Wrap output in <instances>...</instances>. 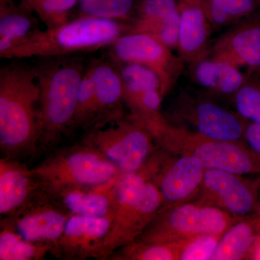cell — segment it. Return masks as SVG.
Here are the masks:
<instances>
[{"instance_id": "cell-23", "label": "cell", "mask_w": 260, "mask_h": 260, "mask_svg": "<svg viewBox=\"0 0 260 260\" xmlns=\"http://www.w3.org/2000/svg\"><path fill=\"white\" fill-rule=\"evenodd\" d=\"M177 0H141L137 18L129 32H144L156 37L178 12Z\"/></svg>"}, {"instance_id": "cell-29", "label": "cell", "mask_w": 260, "mask_h": 260, "mask_svg": "<svg viewBox=\"0 0 260 260\" xmlns=\"http://www.w3.org/2000/svg\"><path fill=\"white\" fill-rule=\"evenodd\" d=\"M79 0H46L32 5L31 10L45 24L47 28H55L70 21V14Z\"/></svg>"}, {"instance_id": "cell-11", "label": "cell", "mask_w": 260, "mask_h": 260, "mask_svg": "<svg viewBox=\"0 0 260 260\" xmlns=\"http://www.w3.org/2000/svg\"><path fill=\"white\" fill-rule=\"evenodd\" d=\"M259 180H248L234 173L206 169L198 201L216 207L236 218L260 214Z\"/></svg>"}, {"instance_id": "cell-3", "label": "cell", "mask_w": 260, "mask_h": 260, "mask_svg": "<svg viewBox=\"0 0 260 260\" xmlns=\"http://www.w3.org/2000/svg\"><path fill=\"white\" fill-rule=\"evenodd\" d=\"M131 27L123 21L80 17L55 28L38 30L2 59L57 58L109 47Z\"/></svg>"}, {"instance_id": "cell-16", "label": "cell", "mask_w": 260, "mask_h": 260, "mask_svg": "<svg viewBox=\"0 0 260 260\" xmlns=\"http://www.w3.org/2000/svg\"><path fill=\"white\" fill-rule=\"evenodd\" d=\"M44 192L40 181L19 160H0V214L13 216L25 209Z\"/></svg>"}, {"instance_id": "cell-13", "label": "cell", "mask_w": 260, "mask_h": 260, "mask_svg": "<svg viewBox=\"0 0 260 260\" xmlns=\"http://www.w3.org/2000/svg\"><path fill=\"white\" fill-rule=\"evenodd\" d=\"M70 216L44 191L22 211L1 218V228L13 231L28 242L50 246L54 255Z\"/></svg>"}, {"instance_id": "cell-32", "label": "cell", "mask_w": 260, "mask_h": 260, "mask_svg": "<svg viewBox=\"0 0 260 260\" xmlns=\"http://www.w3.org/2000/svg\"><path fill=\"white\" fill-rule=\"evenodd\" d=\"M244 139L247 146L260 155V124L250 122L246 124Z\"/></svg>"}, {"instance_id": "cell-1", "label": "cell", "mask_w": 260, "mask_h": 260, "mask_svg": "<svg viewBox=\"0 0 260 260\" xmlns=\"http://www.w3.org/2000/svg\"><path fill=\"white\" fill-rule=\"evenodd\" d=\"M40 86L35 67L8 64L0 70V150L19 160L39 148Z\"/></svg>"}, {"instance_id": "cell-8", "label": "cell", "mask_w": 260, "mask_h": 260, "mask_svg": "<svg viewBox=\"0 0 260 260\" xmlns=\"http://www.w3.org/2000/svg\"><path fill=\"white\" fill-rule=\"evenodd\" d=\"M224 210L197 201L164 206L138 242H179L200 235L223 236L239 220Z\"/></svg>"}, {"instance_id": "cell-28", "label": "cell", "mask_w": 260, "mask_h": 260, "mask_svg": "<svg viewBox=\"0 0 260 260\" xmlns=\"http://www.w3.org/2000/svg\"><path fill=\"white\" fill-rule=\"evenodd\" d=\"M96 115L95 86L89 66L84 73L80 83L73 126L88 130L95 125Z\"/></svg>"}, {"instance_id": "cell-24", "label": "cell", "mask_w": 260, "mask_h": 260, "mask_svg": "<svg viewBox=\"0 0 260 260\" xmlns=\"http://www.w3.org/2000/svg\"><path fill=\"white\" fill-rule=\"evenodd\" d=\"M187 240L164 243H144L136 241L116 251L109 259L179 260Z\"/></svg>"}, {"instance_id": "cell-34", "label": "cell", "mask_w": 260, "mask_h": 260, "mask_svg": "<svg viewBox=\"0 0 260 260\" xmlns=\"http://www.w3.org/2000/svg\"><path fill=\"white\" fill-rule=\"evenodd\" d=\"M13 0H0V5L12 4Z\"/></svg>"}, {"instance_id": "cell-18", "label": "cell", "mask_w": 260, "mask_h": 260, "mask_svg": "<svg viewBox=\"0 0 260 260\" xmlns=\"http://www.w3.org/2000/svg\"><path fill=\"white\" fill-rule=\"evenodd\" d=\"M202 2H179L180 13L177 49L181 60L193 63L206 56L210 20Z\"/></svg>"}, {"instance_id": "cell-17", "label": "cell", "mask_w": 260, "mask_h": 260, "mask_svg": "<svg viewBox=\"0 0 260 260\" xmlns=\"http://www.w3.org/2000/svg\"><path fill=\"white\" fill-rule=\"evenodd\" d=\"M214 59L239 68H260V21L236 27L220 38L212 49Z\"/></svg>"}, {"instance_id": "cell-30", "label": "cell", "mask_w": 260, "mask_h": 260, "mask_svg": "<svg viewBox=\"0 0 260 260\" xmlns=\"http://www.w3.org/2000/svg\"><path fill=\"white\" fill-rule=\"evenodd\" d=\"M238 114L242 119L260 124V86L246 83L234 95Z\"/></svg>"}, {"instance_id": "cell-7", "label": "cell", "mask_w": 260, "mask_h": 260, "mask_svg": "<svg viewBox=\"0 0 260 260\" xmlns=\"http://www.w3.org/2000/svg\"><path fill=\"white\" fill-rule=\"evenodd\" d=\"M31 170L46 193L70 186L99 185L121 175L103 154L83 143L58 150Z\"/></svg>"}, {"instance_id": "cell-37", "label": "cell", "mask_w": 260, "mask_h": 260, "mask_svg": "<svg viewBox=\"0 0 260 260\" xmlns=\"http://www.w3.org/2000/svg\"><path fill=\"white\" fill-rule=\"evenodd\" d=\"M21 1H22V3H24V2L25 1V0H21Z\"/></svg>"}, {"instance_id": "cell-4", "label": "cell", "mask_w": 260, "mask_h": 260, "mask_svg": "<svg viewBox=\"0 0 260 260\" xmlns=\"http://www.w3.org/2000/svg\"><path fill=\"white\" fill-rule=\"evenodd\" d=\"M40 86L39 148L49 149L73 126L83 64L51 60L35 67Z\"/></svg>"}, {"instance_id": "cell-14", "label": "cell", "mask_w": 260, "mask_h": 260, "mask_svg": "<svg viewBox=\"0 0 260 260\" xmlns=\"http://www.w3.org/2000/svg\"><path fill=\"white\" fill-rule=\"evenodd\" d=\"M113 218L70 215L54 256L68 260L102 259Z\"/></svg>"}, {"instance_id": "cell-36", "label": "cell", "mask_w": 260, "mask_h": 260, "mask_svg": "<svg viewBox=\"0 0 260 260\" xmlns=\"http://www.w3.org/2000/svg\"><path fill=\"white\" fill-rule=\"evenodd\" d=\"M182 2H186V3H194V2H202L203 0H181Z\"/></svg>"}, {"instance_id": "cell-6", "label": "cell", "mask_w": 260, "mask_h": 260, "mask_svg": "<svg viewBox=\"0 0 260 260\" xmlns=\"http://www.w3.org/2000/svg\"><path fill=\"white\" fill-rule=\"evenodd\" d=\"M81 143L100 152L121 175L142 169L156 144L148 129L131 114L98 123L88 130Z\"/></svg>"}, {"instance_id": "cell-20", "label": "cell", "mask_w": 260, "mask_h": 260, "mask_svg": "<svg viewBox=\"0 0 260 260\" xmlns=\"http://www.w3.org/2000/svg\"><path fill=\"white\" fill-rule=\"evenodd\" d=\"M260 239V214L239 220L220 238L212 260L250 259Z\"/></svg>"}, {"instance_id": "cell-19", "label": "cell", "mask_w": 260, "mask_h": 260, "mask_svg": "<svg viewBox=\"0 0 260 260\" xmlns=\"http://www.w3.org/2000/svg\"><path fill=\"white\" fill-rule=\"evenodd\" d=\"M95 86L96 122L124 115V88L119 67L114 61L99 60L90 65Z\"/></svg>"}, {"instance_id": "cell-9", "label": "cell", "mask_w": 260, "mask_h": 260, "mask_svg": "<svg viewBox=\"0 0 260 260\" xmlns=\"http://www.w3.org/2000/svg\"><path fill=\"white\" fill-rule=\"evenodd\" d=\"M169 119L173 124L215 139L237 142L244 139L246 124L235 114L205 98L181 93Z\"/></svg>"}, {"instance_id": "cell-27", "label": "cell", "mask_w": 260, "mask_h": 260, "mask_svg": "<svg viewBox=\"0 0 260 260\" xmlns=\"http://www.w3.org/2000/svg\"><path fill=\"white\" fill-rule=\"evenodd\" d=\"M80 17L124 22L129 20L135 0H79Z\"/></svg>"}, {"instance_id": "cell-12", "label": "cell", "mask_w": 260, "mask_h": 260, "mask_svg": "<svg viewBox=\"0 0 260 260\" xmlns=\"http://www.w3.org/2000/svg\"><path fill=\"white\" fill-rule=\"evenodd\" d=\"M152 160L151 181L161 194L164 206L187 203L199 194L206 169L198 159L160 148L154 152Z\"/></svg>"}, {"instance_id": "cell-15", "label": "cell", "mask_w": 260, "mask_h": 260, "mask_svg": "<svg viewBox=\"0 0 260 260\" xmlns=\"http://www.w3.org/2000/svg\"><path fill=\"white\" fill-rule=\"evenodd\" d=\"M121 177L99 185L70 186L47 194L70 215L114 218Z\"/></svg>"}, {"instance_id": "cell-10", "label": "cell", "mask_w": 260, "mask_h": 260, "mask_svg": "<svg viewBox=\"0 0 260 260\" xmlns=\"http://www.w3.org/2000/svg\"><path fill=\"white\" fill-rule=\"evenodd\" d=\"M112 59L117 64L135 63L155 72L161 82L165 96L172 88L183 70V61L172 49L150 34L127 32L110 46Z\"/></svg>"}, {"instance_id": "cell-2", "label": "cell", "mask_w": 260, "mask_h": 260, "mask_svg": "<svg viewBox=\"0 0 260 260\" xmlns=\"http://www.w3.org/2000/svg\"><path fill=\"white\" fill-rule=\"evenodd\" d=\"M167 153L198 159L205 169L245 176L260 174V155L241 141L215 139L173 124L164 114L143 123Z\"/></svg>"}, {"instance_id": "cell-5", "label": "cell", "mask_w": 260, "mask_h": 260, "mask_svg": "<svg viewBox=\"0 0 260 260\" xmlns=\"http://www.w3.org/2000/svg\"><path fill=\"white\" fill-rule=\"evenodd\" d=\"M164 206L162 195L150 180L145 164L136 172L121 175L117 185V208L103 246L102 259L136 242Z\"/></svg>"}, {"instance_id": "cell-31", "label": "cell", "mask_w": 260, "mask_h": 260, "mask_svg": "<svg viewBox=\"0 0 260 260\" xmlns=\"http://www.w3.org/2000/svg\"><path fill=\"white\" fill-rule=\"evenodd\" d=\"M222 236L200 235L188 239L180 260L212 259Z\"/></svg>"}, {"instance_id": "cell-22", "label": "cell", "mask_w": 260, "mask_h": 260, "mask_svg": "<svg viewBox=\"0 0 260 260\" xmlns=\"http://www.w3.org/2000/svg\"><path fill=\"white\" fill-rule=\"evenodd\" d=\"M31 12L23 4L0 5V56L39 30Z\"/></svg>"}, {"instance_id": "cell-38", "label": "cell", "mask_w": 260, "mask_h": 260, "mask_svg": "<svg viewBox=\"0 0 260 260\" xmlns=\"http://www.w3.org/2000/svg\"><path fill=\"white\" fill-rule=\"evenodd\" d=\"M259 196H260V185H259Z\"/></svg>"}, {"instance_id": "cell-26", "label": "cell", "mask_w": 260, "mask_h": 260, "mask_svg": "<svg viewBox=\"0 0 260 260\" xmlns=\"http://www.w3.org/2000/svg\"><path fill=\"white\" fill-rule=\"evenodd\" d=\"M119 65L124 88V102L148 90H160L161 91L160 78L150 68L135 63H124Z\"/></svg>"}, {"instance_id": "cell-21", "label": "cell", "mask_w": 260, "mask_h": 260, "mask_svg": "<svg viewBox=\"0 0 260 260\" xmlns=\"http://www.w3.org/2000/svg\"><path fill=\"white\" fill-rule=\"evenodd\" d=\"M191 65V76L194 81L215 93L234 95L246 82L237 67L213 57L203 58Z\"/></svg>"}, {"instance_id": "cell-33", "label": "cell", "mask_w": 260, "mask_h": 260, "mask_svg": "<svg viewBox=\"0 0 260 260\" xmlns=\"http://www.w3.org/2000/svg\"><path fill=\"white\" fill-rule=\"evenodd\" d=\"M250 259L260 260V239L258 241L254 250L251 253Z\"/></svg>"}, {"instance_id": "cell-25", "label": "cell", "mask_w": 260, "mask_h": 260, "mask_svg": "<svg viewBox=\"0 0 260 260\" xmlns=\"http://www.w3.org/2000/svg\"><path fill=\"white\" fill-rule=\"evenodd\" d=\"M48 254H52L50 246L28 242L13 231L1 228L0 259L39 260Z\"/></svg>"}, {"instance_id": "cell-35", "label": "cell", "mask_w": 260, "mask_h": 260, "mask_svg": "<svg viewBox=\"0 0 260 260\" xmlns=\"http://www.w3.org/2000/svg\"><path fill=\"white\" fill-rule=\"evenodd\" d=\"M32 0H25L24 3H22V4L23 5H25V7H27L28 8V5L30 4V2H31Z\"/></svg>"}]
</instances>
